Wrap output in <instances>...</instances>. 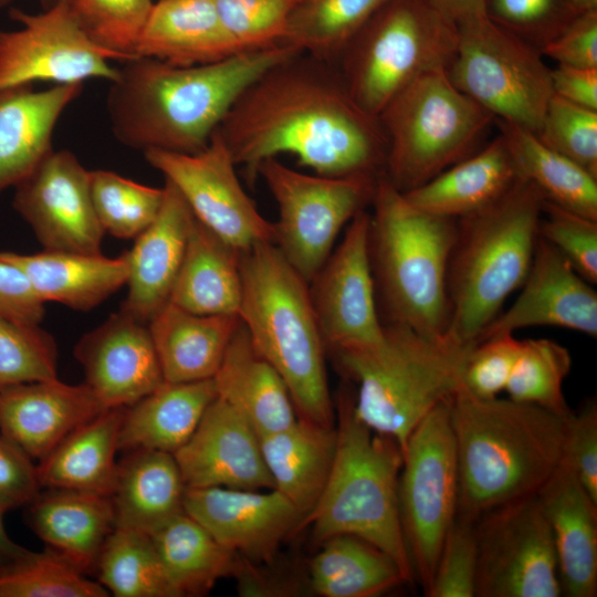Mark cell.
Here are the masks:
<instances>
[{
	"label": "cell",
	"mask_w": 597,
	"mask_h": 597,
	"mask_svg": "<svg viewBox=\"0 0 597 597\" xmlns=\"http://www.w3.org/2000/svg\"><path fill=\"white\" fill-rule=\"evenodd\" d=\"M218 132L249 182L264 160L283 154L328 177H379L385 169L378 117L352 98L333 62L301 51L249 84Z\"/></svg>",
	"instance_id": "6da1fadb"
},
{
	"label": "cell",
	"mask_w": 597,
	"mask_h": 597,
	"mask_svg": "<svg viewBox=\"0 0 597 597\" xmlns=\"http://www.w3.org/2000/svg\"><path fill=\"white\" fill-rule=\"evenodd\" d=\"M107 589L85 577L55 551L31 552L0 566V597H106Z\"/></svg>",
	"instance_id": "f6af8a7d"
},
{
	"label": "cell",
	"mask_w": 597,
	"mask_h": 597,
	"mask_svg": "<svg viewBox=\"0 0 597 597\" xmlns=\"http://www.w3.org/2000/svg\"><path fill=\"white\" fill-rule=\"evenodd\" d=\"M126 407L106 408L63 439L36 467L41 488L109 495Z\"/></svg>",
	"instance_id": "d590c367"
},
{
	"label": "cell",
	"mask_w": 597,
	"mask_h": 597,
	"mask_svg": "<svg viewBox=\"0 0 597 597\" xmlns=\"http://www.w3.org/2000/svg\"><path fill=\"white\" fill-rule=\"evenodd\" d=\"M105 409L85 383L55 378L20 384L0 390V434L41 460Z\"/></svg>",
	"instance_id": "603a6c76"
},
{
	"label": "cell",
	"mask_w": 597,
	"mask_h": 597,
	"mask_svg": "<svg viewBox=\"0 0 597 597\" xmlns=\"http://www.w3.org/2000/svg\"><path fill=\"white\" fill-rule=\"evenodd\" d=\"M36 467L18 444L0 434V507L29 504L40 492Z\"/></svg>",
	"instance_id": "9f6ffc18"
},
{
	"label": "cell",
	"mask_w": 597,
	"mask_h": 597,
	"mask_svg": "<svg viewBox=\"0 0 597 597\" xmlns=\"http://www.w3.org/2000/svg\"><path fill=\"white\" fill-rule=\"evenodd\" d=\"M10 17L21 27L0 30V88L36 81L67 85L116 77L117 67L109 61L119 59L86 34L71 0H56L39 13L12 9Z\"/></svg>",
	"instance_id": "9a60e30c"
},
{
	"label": "cell",
	"mask_w": 597,
	"mask_h": 597,
	"mask_svg": "<svg viewBox=\"0 0 597 597\" xmlns=\"http://www.w3.org/2000/svg\"><path fill=\"white\" fill-rule=\"evenodd\" d=\"M551 70L537 49L485 14L457 24L448 76L495 121L537 134L553 95Z\"/></svg>",
	"instance_id": "8fae6325"
},
{
	"label": "cell",
	"mask_w": 597,
	"mask_h": 597,
	"mask_svg": "<svg viewBox=\"0 0 597 597\" xmlns=\"http://www.w3.org/2000/svg\"><path fill=\"white\" fill-rule=\"evenodd\" d=\"M302 0H213L223 28L241 52L283 45Z\"/></svg>",
	"instance_id": "c3c4849f"
},
{
	"label": "cell",
	"mask_w": 597,
	"mask_h": 597,
	"mask_svg": "<svg viewBox=\"0 0 597 597\" xmlns=\"http://www.w3.org/2000/svg\"><path fill=\"white\" fill-rule=\"evenodd\" d=\"M279 211L274 244L310 283L333 251L341 230L370 206L378 177L300 172L277 158L258 169Z\"/></svg>",
	"instance_id": "4fadbf2b"
},
{
	"label": "cell",
	"mask_w": 597,
	"mask_h": 597,
	"mask_svg": "<svg viewBox=\"0 0 597 597\" xmlns=\"http://www.w3.org/2000/svg\"><path fill=\"white\" fill-rule=\"evenodd\" d=\"M74 357L106 408L128 407L165 383L148 323L121 308L78 339Z\"/></svg>",
	"instance_id": "ffe728a7"
},
{
	"label": "cell",
	"mask_w": 597,
	"mask_h": 597,
	"mask_svg": "<svg viewBox=\"0 0 597 597\" xmlns=\"http://www.w3.org/2000/svg\"><path fill=\"white\" fill-rule=\"evenodd\" d=\"M389 0H302L283 45L334 62L347 41Z\"/></svg>",
	"instance_id": "b9f144b4"
},
{
	"label": "cell",
	"mask_w": 597,
	"mask_h": 597,
	"mask_svg": "<svg viewBox=\"0 0 597 597\" xmlns=\"http://www.w3.org/2000/svg\"><path fill=\"white\" fill-rule=\"evenodd\" d=\"M474 522L455 517L442 543L427 597H474L476 577Z\"/></svg>",
	"instance_id": "f5cc1de1"
},
{
	"label": "cell",
	"mask_w": 597,
	"mask_h": 597,
	"mask_svg": "<svg viewBox=\"0 0 597 597\" xmlns=\"http://www.w3.org/2000/svg\"><path fill=\"white\" fill-rule=\"evenodd\" d=\"M44 304L25 274L15 265L0 260V315L40 325L45 314Z\"/></svg>",
	"instance_id": "680465c9"
},
{
	"label": "cell",
	"mask_w": 597,
	"mask_h": 597,
	"mask_svg": "<svg viewBox=\"0 0 597 597\" xmlns=\"http://www.w3.org/2000/svg\"><path fill=\"white\" fill-rule=\"evenodd\" d=\"M321 543L310 564V582L317 595L375 597L411 583L389 554L360 537L338 534Z\"/></svg>",
	"instance_id": "74e56055"
},
{
	"label": "cell",
	"mask_w": 597,
	"mask_h": 597,
	"mask_svg": "<svg viewBox=\"0 0 597 597\" xmlns=\"http://www.w3.org/2000/svg\"><path fill=\"white\" fill-rule=\"evenodd\" d=\"M570 366V354L559 343L549 338L521 341L504 391L514 401L567 416L572 409L565 400L563 383Z\"/></svg>",
	"instance_id": "7bdbcfd3"
},
{
	"label": "cell",
	"mask_w": 597,
	"mask_h": 597,
	"mask_svg": "<svg viewBox=\"0 0 597 597\" xmlns=\"http://www.w3.org/2000/svg\"><path fill=\"white\" fill-rule=\"evenodd\" d=\"M57 345L40 325L0 315V390L57 378Z\"/></svg>",
	"instance_id": "bcb514c9"
},
{
	"label": "cell",
	"mask_w": 597,
	"mask_h": 597,
	"mask_svg": "<svg viewBox=\"0 0 597 597\" xmlns=\"http://www.w3.org/2000/svg\"><path fill=\"white\" fill-rule=\"evenodd\" d=\"M541 53L556 64L597 67V10L577 14Z\"/></svg>",
	"instance_id": "6f0895ef"
},
{
	"label": "cell",
	"mask_w": 597,
	"mask_h": 597,
	"mask_svg": "<svg viewBox=\"0 0 597 597\" xmlns=\"http://www.w3.org/2000/svg\"><path fill=\"white\" fill-rule=\"evenodd\" d=\"M216 397L212 378L191 383L165 381L125 408L119 450L145 449L174 454L192 436Z\"/></svg>",
	"instance_id": "836d02e7"
},
{
	"label": "cell",
	"mask_w": 597,
	"mask_h": 597,
	"mask_svg": "<svg viewBox=\"0 0 597 597\" xmlns=\"http://www.w3.org/2000/svg\"><path fill=\"white\" fill-rule=\"evenodd\" d=\"M240 266L239 317L253 346L285 381L300 418L335 426L308 283L273 242L240 253Z\"/></svg>",
	"instance_id": "8992f818"
},
{
	"label": "cell",
	"mask_w": 597,
	"mask_h": 597,
	"mask_svg": "<svg viewBox=\"0 0 597 597\" xmlns=\"http://www.w3.org/2000/svg\"><path fill=\"white\" fill-rule=\"evenodd\" d=\"M12 207L43 250L102 254L104 230L91 193V170L69 150L52 149L14 187Z\"/></svg>",
	"instance_id": "e0dca14e"
},
{
	"label": "cell",
	"mask_w": 597,
	"mask_h": 597,
	"mask_svg": "<svg viewBox=\"0 0 597 597\" xmlns=\"http://www.w3.org/2000/svg\"><path fill=\"white\" fill-rule=\"evenodd\" d=\"M33 532L81 573H94L101 549L115 528L109 495L50 489L29 503Z\"/></svg>",
	"instance_id": "f1b7e54d"
},
{
	"label": "cell",
	"mask_w": 597,
	"mask_h": 597,
	"mask_svg": "<svg viewBox=\"0 0 597 597\" xmlns=\"http://www.w3.org/2000/svg\"><path fill=\"white\" fill-rule=\"evenodd\" d=\"M8 1H10V0H0V6L6 4ZM41 1L43 3L44 8H48L51 4H53L56 0H41Z\"/></svg>",
	"instance_id": "e7e4bbea"
},
{
	"label": "cell",
	"mask_w": 597,
	"mask_h": 597,
	"mask_svg": "<svg viewBox=\"0 0 597 597\" xmlns=\"http://www.w3.org/2000/svg\"><path fill=\"white\" fill-rule=\"evenodd\" d=\"M520 289L514 303L494 318L479 342L534 326L562 327L597 336V293L593 284L540 235Z\"/></svg>",
	"instance_id": "44dd1931"
},
{
	"label": "cell",
	"mask_w": 597,
	"mask_h": 597,
	"mask_svg": "<svg viewBox=\"0 0 597 597\" xmlns=\"http://www.w3.org/2000/svg\"><path fill=\"white\" fill-rule=\"evenodd\" d=\"M126 453L111 494L115 527L151 534L184 511L186 485L172 453L145 449Z\"/></svg>",
	"instance_id": "e575fe53"
},
{
	"label": "cell",
	"mask_w": 597,
	"mask_h": 597,
	"mask_svg": "<svg viewBox=\"0 0 597 597\" xmlns=\"http://www.w3.org/2000/svg\"><path fill=\"white\" fill-rule=\"evenodd\" d=\"M378 119L386 137L384 176L410 191L473 154L494 116L450 81L428 71L400 91Z\"/></svg>",
	"instance_id": "9c48e42d"
},
{
	"label": "cell",
	"mask_w": 597,
	"mask_h": 597,
	"mask_svg": "<svg viewBox=\"0 0 597 597\" xmlns=\"http://www.w3.org/2000/svg\"><path fill=\"white\" fill-rule=\"evenodd\" d=\"M457 24L429 0H389L344 45L333 62L352 98L378 117L421 74L447 69Z\"/></svg>",
	"instance_id": "30bf717a"
},
{
	"label": "cell",
	"mask_w": 597,
	"mask_h": 597,
	"mask_svg": "<svg viewBox=\"0 0 597 597\" xmlns=\"http://www.w3.org/2000/svg\"><path fill=\"white\" fill-rule=\"evenodd\" d=\"M369 212L348 223L339 245L308 283L317 324L331 353L370 346L384 337L368 255Z\"/></svg>",
	"instance_id": "ac0fdd59"
},
{
	"label": "cell",
	"mask_w": 597,
	"mask_h": 597,
	"mask_svg": "<svg viewBox=\"0 0 597 597\" xmlns=\"http://www.w3.org/2000/svg\"><path fill=\"white\" fill-rule=\"evenodd\" d=\"M149 535L178 597L201 596L234 573L239 555L184 511Z\"/></svg>",
	"instance_id": "f35d334b"
},
{
	"label": "cell",
	"mask_w": 597,
	"mask_h": 597,
	"mask_svg": "<svg viewBox=\"0 0 597 597\" xmlns=\"http://www.w3.org/2000/svg\"><path fill=\"white\" fill-rule=\"evenodd\" d=\"M429 2L455 24L484 15V0H429Z\"/></svg>",
	"instance_id": "94428289"
},
{
	"label": "cell",
	"mask_w": 597,
	"mask_h": 597,
	"mask_svg": "<svg viewBox=\"0 0 597 597\" xmlns=\"http://www.w3.org/2000/svg\"><path fill=\"white\" fill-rule=\"evenodd\" d=\"M523 179L500 134L426 184L402 193L423 212L460 219L494 205Z\"/></svg>",
	"instance_id": "4316f807"
},
{
	"label": "cell",
	"mask_w": 597,
	"mask_h": 597,
	"mask_svg": "<svg viewBox=\"0 0 597 597\" xmlns=\"http://www.w3.org/2000/svg\"><path fill=\"white\" fill-rule=\"evenodd\" d=\"M91 193L105 233L135 239L157 217L164 188H154L109 170H91Z\"/></svg>",
	"instance_id": "ee69618b"
},
{
	"label": "cell",
	"mask_w": 597,
	"mask_h": 597,
	"mask_svg": "<svg viewBox=\"0 0 597 597\" xmlns=\"http://www.w3.org/2000/svg\"><path fill=\"white\" fill-rule=\"evenodd\" d=\"M474 531V597L562 596L552 531L536 495L483 513Z\"/></svg>",
	"instance_id": "5bb4252c"
},
{
	"label": "cell",
	"mask_w": 597,
	"mask_h": 597,
	"mask_svg": "<svg viewBox=\"0 0 597 597\" xmlns=\"http://www.w3.org/2000/svg\"><path fill=\"white\" fill-rule=\"evenodd\" d=\"M336 428L303 418L260 437L273 489L290 500L304 519L318 502L328 480L335 452Z\"/></svg>",
	"instance_id": "d6a6232c"
},
{
	"label": "cell",
	"mask_w": 597,
	"mask_h": 597,
	"mask_svg": "<svg viewBox=\"0 0 597 597\" xmlns=\"http://www.w3.org/2000/svg\"><path fill=\"white\" fill-rule=\"evenodd\" d=\"M370 206L368 255L383 324L444 337L447 272L458 219L412 207L384 175L377 179Z\"/></svg>",
	"instance_id": "277c9868"
},
{
	"label": "cell",
	"mask_w": 597,
	"mask_h": 597,
	"mask_svg": "<svg viewBox=\"0 0 597 597\" xmlns=\"http://www.w3.org/2000/svg\"><path fill=\"white\" fill-rule=\"evenodd\" d=\"M335 428L328 480L301 528L311 525L318 542L338 534L360 537L389 554L413 583L398 505L401 447L358 420L348 394L339 398Z\"/></svg>",
	"instance_id": "ba28073f"
},
{
	"label": "cell",
	"mask_w": 597,
	"mask_h": 597,
	"mask_svg": "<svg viewBox=\"0 0 597 597\" xmlns=\"http://www.w3.org/2000/svg\"><path fill=\"white\" fill-rule=\"evenodd\" d=\"M144 156L175 186L195 218L238 252L274 243V223L260 213L243 189L218 129L196 154L147 150Z\"/></svg>",
	"instance_id": "2e32d148"
},
{
	"label": "cell",
	"mask_w": 597,
	"mask_h": 597,
	"mask_svg": "<svg viewBox=\"0 0 597 597\" xmlns=\"http://www.w3.org/2000/svg\"><path fill=\"white\" fill-rule=\"evenodd\" d=\"M212 379L217 397L239 411L259 437L282 430L298 417L285 381L253 346L242 323Z\"/></svg>",
	"instance_id": "4dcf8cb0"
},
{
	"label": "cell",
	"mask_w": 597,
	"mask_h": 597,
	"mask_svg": "<svg viewBox=\"0 0 597 597\" xmlns=\"http://www.w3.org/2000/svg\"><path fill=\"white\" fill-rule=\"evenodd\" d=\"M496 122L523 178L537 187L545 201L597 220V177L544 145L536 134Z\"/></svg>",
	"instance_id": "ab89813d"
},
{
	"label": "cell",
	"mask_w": 597,
	"mask_h": 597,
	"mask_svg": "<svg viewBox=\"0 0 597 597\" xmlns=\"http://www.w3.org/2000/svg\"><path fill=\"white\" fill-rule=\"evenodd\" d=\"M83 84L0 88V195L15 187L53 149L52 135Z\"/></svg>",
	"instance_id": "484cf974"
},
{
	"label": "cell",
	"mask_w": 597,
	"mask_h": 597,
	"mask_svg": "<svg viewBox=\"0 0 597 597\" xmlns=\"http://www.w3.org/2000/svg\"><path fill=\"white\" fill-rule=\"evenodd\" d=\"M544 197L523 179L494 205L458 219L447 272L453 343L474 346L523 284L538 238Z\"/></svg>",
	"instance_id": "5b68a950"
},
{
	"label": "cell",
	"mask_w": 597,
	"mask_h": 597,
	"mask_svg": "<svg viewBox=\"0 0 597 597\" xmlns=\"http://www.w3.org/2000/svg\"><path fill=\"white\" fill-rule=\"evenodd\" d=\"M553 94L573 104L597 111V67L556 64L551 70Z\"/></svg>",
	"instance_id": "91938a15"
},
{
	"label": "cell",
	"mask_w": 597,
	"mask_h": 597,
	"mask_svg": "<svg viewBox=\"0 0 597 597\" xmlns=\"http://www.w3.org/2000/svg\"><path fill=\"white\" fill-rule=\"evenodd\" d=\"M300 52L289 45L249 51L200 65L135 56L117 67L106 108L115 138L126 147L196 154L259 75Z\"/></svg>",
	"instance_id": "7a4b0ae2"
},
{
	"label": "cell",
	"mask_w": 597,
	"mask_h": 597,
	"mask_svg": "<svg viewBox=\"0 0 597 597\" xmlns=\"http://www.w3.org/2000/svg\"><path fill=\"white\" fill-rule=\"evenodd\" d=\"M451 398L436 406L411 431L402 452L398 482L404 541L413 580L423 594L458 514L459 475Z\"/></svg>",
	"instance_id": "7c38bea8"
},
{
	"label": "cell",
	"mask_w": 597,
	"mask_h": 597,
	"mask_svg": "<svg viewBox=\"0 0 597 597\" xmlns=\"http://www.w3.org/2000/svg\"><path fill=\"white\" fill-rule=\"evenodd\" d=\"M242 301L240 252L196 218L169 303L202 315H239Z\"/></svg>",
	"instance_id": "8d00e7d4"
},
{
	"label": "cell",
	"mask_w": 597,
	"mask_h": 597,
	"mask_svg": "<svg viewBox=\"0 0 597 597\" xmlns=\"http://www.w3.org/2000/svg\"><path fill=\"white\" fill-rule=\"evenodd\" d=\"M536 136L597 177V111L553 94Z\"/></svg>",
	"instance_id": "681fc988"
},
{
	"label": "cell",
	"mask_w": 597,
	"mask_h": 597,
	"mask_svg": "<svg viewBox=\"0 0 597 597\" xmlns=\"http://www.w3.org/2000/svg\"><path fill=\"white\" fill-rule=\"evenodd\" d=\"M521 341L513 334H500L476 343L468 352L460 389L478 399H493L505 390Z\"/></svg>",
	"instance_id": "db71d44e"
},
{
	"label": "cell",
	"mask_w": 597,
	"mask_h": 597,
	"mask_svg": "<svg viewBox=\"0 0 597 597\" xmlns=\"http://www.w3.org/2000/svg\"><path fill=\"white\" fill-rule=\"evenodd\" d=\"M238 53L213 0L154 1L134 52L181 66L214 63Z\"/></svg>",
	"instance_id": "83f0119b"
},
{
	"label": "cell",
	"mask_w": 597,
	"mask_h": 597,
	"mask_svg": "<svg viewBox=\"0 0 597 597\" xmlns=\"http://www.w3.org/2000/svg\"><path fill=\"white\" fill-rule=\"evenodd\" d=\"M562 463L575 473L597 502V404L594 398L567 417Z\"/></svg>",
	"instance_id": "11a10c76"
},
{
	"label": "cell",
	"mask_w": 597,
	"mask_h": 597,
	"mask_svg": "<svg viewBox=\"0 0 597 597\" xmlns=\"http://www.w3.org/2000/svg\"><path fill=\"white\" fill-rule=\"evenodd\" d=\"M240 325L239 315H202L165 304L148 322L165 381L213 378Z\"/></svg>",
	"instance_id": "1f68e13d"
},
{
	"label": "cell",
	"mask_w": 597,
	"mask_h": 597,
	"mask_svg": "<svg viewBox=\"0 0 597 597\" xmlns=\"http://www.w3.org/2000/svg\"><path fill=\"white\" fill-rule=\"evenodd\" d=\"M94 573L116 597H178L149 534L115 527L98 555Z\"/></svg>",
	"instance_id": "60d3db41"
},
{
	"label": "cell",
	"mask_w": 597,
	"mask_h": 597,
	"mask_svg": "<svg viewBox=\"0 0 597 597\" xmlns=\"http://www.w3.org/2000/svg\"><path fill=\"white\" fill-rule=\"evenodd\" d=\"M4 511L0 507V566L12 564L28 556L32 551L14 543L3 525Z\"/></svg>",
	"instance_id": "6125c7cd"
},
{
	"label": "cell",
	"mask_w": 597,
	"mask_h": 597,
	"mask_svg": "<svg viewBox=\"0 0 597 597\" xmlns=\"http://www.w3.org/2000/svg\"><path fill=\"white\" fill-rule=\"evenodd\" d=\"M538 235L590 284L597 283V220L544 200Z\"/></svg>",
	"instance_id": "816d5d0a"
},
{
	"label": "cell",
	"mask_w": 597,
	"mask_h": 597,
	"mask_svg": "<svg viewBox=\"0 0 597 597\" xmlns=\"http://www.w3.org/2000/svg\"><path fill=\"white\" fill-rule=\"evenodd\" d=\"M174 457L187 488L270 490L260 437L252 425L219 397Z\"/></svg>",
	"instance_id": "7402d4cb"
},
{
	"label": "cell",
	"mask_w": 597,
	"mask_h": 597,
	"mask_svg": "<svg viewBox=\"0 0 597 597\" xmlns=\"http://www.w3.org/2000/svg\"><path fill=\"white\" fill-rule=\"evenodd\" d=\"M552 531L562 595H597V502L561 463L536 494Z\"/></svg>",
	"instance_id": "d4e9b609"
},
{
	"label": "cell",
	"mask_w": 597,
	"mask_h": 597,
	"mask_svg": "<svg viewBox=\"0 0 597 597\" xmlns=\"http://www.w3.org/2000/svg\"><path fill=\"white\" fill-rule=\"evenodd\" d=\"M163 188L157 217L126 251L128 292L121 310L146 323L169 302L195 221L175 186L165 180Z\"/></svg>",
	"instance_id": "cb8c5ba5"
},
{
	"label": "cell",
	"mask_w": 597,
	"mask_h": 597,
	"mask_svg": "<svg viewBox=\"0 0 597 597\" xmlns=\"http://www.w3.org/2000/svg\"><path fill=\"white\" fill-rule=\"evenodd\" d=\"M182 510L220 545L251 562L270 561L303 516L274 489L187 488Z\"/></svg>",
	"instance_id": "d6986e66"
},
{
	"label": "cell",
	"mask_w": 597,
	"mask_h": 597,
	"mask_svg": "<svg viewBox=\"0 0 597 597\" xmlns=\"http://www.w3.org/2000/svg\"><path fill=\"white\" fill-rule=\"evenodd\" d=\"M568 415L510 398L478 399L459 389L450 402L457 515L474 522L492 509L536 495L562 463Z\"/></svg>",
	"instance_id": "3957f363"
},
{
	"label": "cell",
	"mask_w": 597,
	"mask_h": 597,
	"mask_svg": "<svg viewBox=\"0 0 597 597\" xmlns=\"http://www.w3.org/2000/svg\"><path fill=\"white\" fill-rule=\"evenodd\" d=\"M577 13L597 10V0H569Z\"/></svg>",
	"instance_id": "be15d7a7"
},
{
	"label": "cell",
	"mask_w": 597,
	"mask_h": 597,
	"mask_svg": "<svg viewBox=\"0 0 597 597\" xmlns=\"http://www.w3.org/2000/svg\"><path fill=\"white\" fill-rule=\"evenodd\" d=\"M71 4L81 27L97 45L122 62L135 57L154 0H71Z\"/></svg>",
	"instance_id": "7dc6e473"
},
{
	"label": "cell",
	"mask_w": 597,
	"mask_h": 597,
	"mask_svg": "<svg viewBox=\"0 0 597 597\" xmlns=\"http://www.w3.org/2000/svg\"><path fill=\"white\" fill-rule=\"evenodd\" d=\"M484 14L541 52L579 13L569 0H484Z\"/></svg>",
	"instance_id": "f907efd6"
},
{
	"label": "cell",
	"mask_w": 597,
	"mask_h": 597,
	"mask_svg": "<svg viewBox=\"0 0 597 597\" xmlns=\"http://www.w3.org/2000/svg\"><path fill=\"white\" fill-rule=\"evenodd\" d=\"M470 349L447 336L431 338L402 325L384 324L379 343L332 354L341 371L356 384L355 416L396 440L404 452L418 423L460 389Z\"/></svg>",
	"instance_id": "52a82bcc"
},
{
	"label": "cell",
	"mask_w": 597,
	"mask_h": 597,
	"mask_svg": "<svg viewBox=\"0 0 597 597\" xmlns=\"http://www.w3.org/2000/svg\"><path fill=\"white\" fill-rule=\"evenodd\" d=\"M0 260L19 268L44 302L90 311L126 285L127 253L116 258L43 250L38 253L0 252Z\"/></svg>",
	"instance_id": "f546056e"
}]
</instances>
